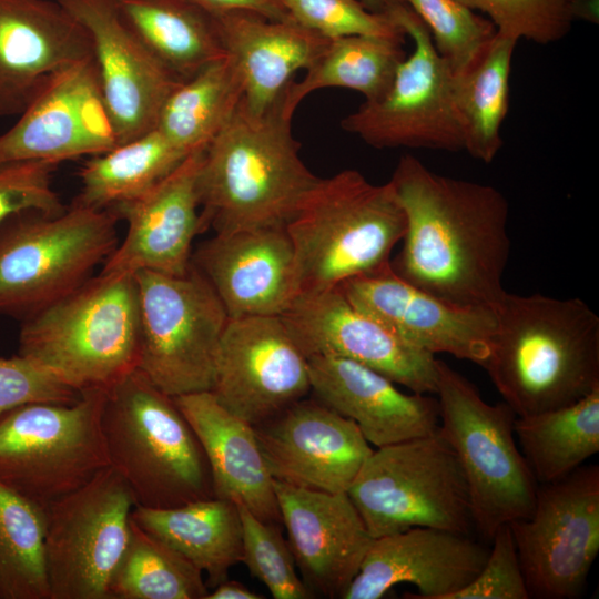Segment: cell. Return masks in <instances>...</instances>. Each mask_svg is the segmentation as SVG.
I'll return each instance as SVG.
<instances>
[{
	"label": "cell",
	"mask_w": 599,
	"mask_h": 599,
	"mask_svg": "<svg viewBox=\"0 0 599 599\" xmlns=\"http://www.w3.org/2000/svg\"><path fill=\"white\" fill-rule=\"evenodd\" d=\"M514 430L537 483L564 478L599 451V387L568 406L516 416Z\"/></svg>",
	"instance_id": "obj_32"
},
{
	"label": "cell",
	"mask_w": 599,
	"mask_h": 599,
	"mask_svg": "<svg viewBox=\"0 0 599 599\" xmlns=\"http://www.w3.org/2000/svg\"><path fill=\"white\" fill-rule=\"evenodd\" d=\"M139 295V369L175 397L213 387L220 342L230 319L206 277L193 265L183 275L134 274Z\"/></svg>",
	"instance_id": "obj_11"
},
{
	"label": "cell",
	"mask_w": 599,
	"mask_h": 599,
	"mask_svg": "<svg viewBox=\"0 0 599 599\" xmlns=\"http://www.w3.org/2000/svg\"><path fill=\"white\" fill-rule=\"evenodd\" d=\"M88 31L102 99L118 143L155 128L181 81L146 48L114 0H57Z\"/></svg>",
	"instance_id": "obj_17"
},
{
	"label": "cell",
	"mask_w": 599,
	"mask_h": 599,
	"mask_svg": "<svg viewBox=\"0 0 599 599\" xmlns=\"http://www.w3.org/2000/svg\"><path fill=\"white\" fill-rule=\"evenodd\" d=\"M357 308L408 344L483 366L497 327L487 307H465L433 296L397 276L390 266L337 286Z\"/></svg>",
	"instance_id": "obj_20"
},
{
	"label": "cell",
	"mask_w": 599,
	"mask_h": 599,
	"mask_svg": "<svg viewBox=\"0 0 599 599\" xmlns=\"http://www.w3.org/2000/svg\"><path fill=\"white\" fill-rule=\"evenodd\" d=\"M489 549L467 534L416 527L374 538L342 599H379L394 587H416L415 599H450L481 570Z\"/></svg>",
	"instance_id": "obj_24"
},
{
	"label": "cell",
	"mask_w": 599,
	"mask_h": 599,
	"mask_svg": "<svg viewBox=\"0 0 599 599\" xmlns=\"http://www.w3.org/2000/svg\"><path fill=\"white\" fill-rule=\"evenodd\" d=\"M242 521V562L275 599H311L315 596L300 578L288 542L280 526L265 522L237 505Z\"/></svg>",
	"instance_id": "obj_39"
},
{
	"label": "cell",
	"mask_w": 599,
	"mask_h": 599,
	"mask_svg": "<svg viewBox=\"0 0 599 599\" xmlns=\"http://www.w3.org/2000/svg\"><path fill=\"white\" fill-rule=\"evenodd\" d=\"M483 364L504 402L528 416L599 387V316L582 300L506 292Z\"/></svg>",
	"instance_id": "obj_2"
},
{
	"label": "cell",
	"mask_w": 599,
	"mask_h": 599,
	"mask_svg": "<svg viewBox=\"0 0 599 599\" xmlns=\"http://www.w3.org/2000/svg\"><path fill=\"white\" fill-rule=\"evenodd\" d=\"M479 10L500 33L518 41L550 44L564 39L575 21V0H456Z\"/></svg>",
	"instance_id": "obj_40"
},
{
	"label": "cell",
	"mask_w": 599,
	"mask_h": 599,
	"mask_svg": "<svg viewBox=\"0 0 599 599\" xmlns=\"http://www.w3.org/2000/svg\"><path fill=\"white\" fill-rule=\"evenodd\" d=\"M263 596L250 590L243 583L226 579L209 592L205 599H261Z\"/></svg>",
	"instance_id": "obj_46"
},
{
	"label": "cell",
	"mask_w": 599,
	"mask_h": 599,
	"mask_svg": "<svg viewBox=\"0 0 599 599\" xmlns=\"http://www.w3.org/2000/svg\"><path fill=\"white\" fill-rule=\"evenodd\" d=\"M81 393L23 355L0 357V414L31 403L73 404Z\"/></svg>",
	"instance_id": "obj_42"
},
{
	"label": "cell",
	"mask_w": 599,
	"mask_h": 599,
	"mask_svg": "<svg viewBox=\"0 0 599 599\" xmlns=\"http://www.w3.org/2000/svg\"><path fill=\"white\" fill-rule=\"evenodd\" d=\"M292 20L327 39L372 35L405 40L394 18L368 10L361 0H280Z\"/></svg>",
	"instance_id": "obj_41"
},
{
	"label": "cell",
	"mask_w": 599,
	"mask_h": 599,
	"mask_svg": "<svg viewBox=\"0 0 599 599\" xmlns=\"http://www.w3.org/2000/svg\"><path fill=\"white\" fill-rule=\"evenodd\" d=\"M226 53L244 82L243 103L253 113L270 109L294 80L326 48L331 39L287 20L250 11L214 14Z\"/></svg>",
	"instance_id": "obj_28"
},
{
	"label": "cell",
	"mask_w": 599,
	"mask_h": 599,
	"mask_svg": "<svg viewBox=\"0 0 599 599\" xmlns=\"http://www.w3.org/2000/svg\"><path fill=\"white\" fill-rule=\"evenodd\" d=\"M394 19L413 40V52L398 65L387 91L343 118L342 129L376 149L464 150L453 70L408 6Z\"/></svg>",
	"instance_id": "obj_12"
},
{
	"label": "cell",
	"mask_w": 599,
	"mask_h": 599,
	"mask_svg": "<svg viewBox=\"0 0 599 599\" xmlns=\"http://www.w3.org/2000/svg\"><path fill=\"white\" fill-rule=\"evenodd\" d=\"M575 20H585L591 23H598V0H575L573 1Z\"/></svg>",
	"instance_id": "obj_47"
},
{
	"label": "cell",
	"mask_w": 599,
	"mask_h": 599,
	"mask_svg": "<svg viewBox=\"0 0 599 599\" xmlns=\"http://www.w3.org/2000/svg\"><path fill=\"white\" fill-rule=\"evenodd\" d=\"M205 148L141 195L111 209L125 221L126 232L100 272L183 275L189 271L193 240L203 232L199 181Z\"/></svg>",
	"instance_id": "obj_21"
},
{
	"label": "cell",
	"mask_w": 599,
	"mask_h": 599,
	"mask_svg": "<svg viewBox=\"0 0 599 599\" xmlns=\"http://www.w3.org/2000/svg\"><path fill=\"white\" fill-rule=\"evenodd\" d=\"M131 519L206 575L207 588L226 579L242 562V521L235 502L217 497L173 508L134 506Z\"/></svg>",
	"instance_id": "obj_29"
},
{
	"label": "cell",
	"mask_w": 599,
	"mask_h": 599,
	"mask_svg": "<svg viewBox=\"0 0 599 599\" xmlns=\"http://www.w3.org/2000/svg\"><path fill=\"white\" fill-rule=\"evenodd\" d=\"M210 392L223 407L253 426L307 396V357L281 316L229 319Z\"/></svg>",
	"instance_id": "obj_15"
},
{
	"label": "cell",
	"mask_w": 599,
	"mask_h": 599,
	"mask_svg": "<svg viewBox=\"0 0 599 599\" xmlns=\"http://www.w3.org/2000/svg\"><path fill=\"white\" fill-rule=\"evenodd\" d=\"M243 94L241 72L226 54L170 93L155 128L189 155L215 138L235 112Z\"/></svg>",
	"instance_id": "obj_33"
},
{
	"label": "cell",
	"mask_w": 599,
	"mask_h": 599,
	"mask_svg": "<svg viewBox=\"0 0 599 599\" xmlns=\"http://www.w3.org/2000/svg\"><path fill=\"white\" fill-rule=\"evenodd\" d=\"M430 33L454 74L468 69L496 33L490 20L456 0H404Z\"/></svg>",
	"instance_id": "obj_38"
},
{
	"label": "cell",
	"mask_w": 599,
	"mask_h": 599,
	"mask_svg": "<svg viewBox=\"0 0 599 599\" xmlns=\"http://www.w3.org/2000/svg\"><path fill=\"white\" fill-rule=\"evenodd\" d=\"M102 429L109 464L135 506L173 508L215 497L194 430L173 397L139 368L108 392Z\"/></svg>",
	"instance_id": "obj_6"
},
{
	"label": "cell",
	"mask_w": 599,
	"mask_h": 599,
	"mask_svg": "<svg viewBox=\"0 0 599 599\" xmlns=\"http://www.w3.org/2000/svg\"><path fill=\"white\" fill-rule=\"evenodd\" d=\"M308 356H335L369 367L413 393L436 394L437 358L354 306L333 288L297 295L281 315Z\"/></svg>",
	"instance_id": "obj_16"
},
{
	"label": "cell",
	"mask_w": 599,
	"mask_h": 599,
	"mask_svg": "<svg viewBox=\"0 0 599 599\" xmlns=\"http://www.w3.org/2000/svg\"><path fill=\"white\" fill-rule=\"evenodd\" d=\"M59 164L48 161L0 165V222L22 210L60 213L65 206L53 187Z\"/></svg>",
	"instance_id": "obj_43"
},
{
	"label": "cell",
	"mask_w": 599,
	"mask_h": 599,
	"mask_svg": "<svg viewBox=\"0 0 599 599\" xmlns=\"http://www.w3.org/2000/svg\"><path fill=\"white\" fill-rule=\"evenodd\" d=\"M254 430L272 477L312 490L347 493L374 450L353 420L317 398L295 402Z\"/></svg>",
	"instance_id": "obj_19"
},
{
	"label": "cell",
	"mask_w": 599,
	"mask_h": 599,
	"mask_svg": "<svg viewBox=\"0 0 599 599\" xmlns=\"http://www.w3.org/2000/svg\"><path fill=\"white\" fill-rule=\"evenodd\" d=\"M362 3L370 11L376 13H383L395 16L397 11L404 8L406 2L404 0H361Z\"/></svg>",
	"instance_id": "obj_48"
},
{
	"label": "cell",
	"mask_w": 599,
	"mask_h": 599,
	"mask_svg": "<svg viewBox=\"0 0 599 599\" xmlns=\"http://www.w3.org/2000/svg\"><path fill=\"white\" fill-rule=\"evenodd\" d=\"M288 546L312 593L342 598L373 541L347 493L295 487L274 479Z\"/></svg>",
	"instance_id": "obj_22"
},
{
	"label": "cell",
	"mask_w": 599,
	"mask_h": 599,
	"mask_svg": "<svg viewBox=\"0 0 599 599\" xmlns=\"http://www.w3.org/2000/svg\"><path fill=\"white\" fill-rule=\"evenodd\" d=\"M189 155L154 128L91 156L79 171L81 190L74 202L111 210L148 191Z\"/></svg>",
	"instance_id": "obj_34"
},
{
	"label": "cell",
	"mask_w": 599,
	"mask_h": 599,
	"mask_svg": "<svg viewBox=\"0 0 599 599\" xmlns=\"http://www.w3.org/2000/svg\"><path fill=\"white\" fill-rule=\"evenodd\" d=\"M389 181L406 216L393 272L445 302L495 311L510 254L505 195L438 174L410 154L399 158Z\"/></svg>",
	"instance_id": "obj_1"
},
{
	"label": "cell",
	"mask_w": 599,
	"mask_h": 599,
	"mask_svg": "<svg viewBox=\"0 0 599 599\" xmlns=\"http://www.w3.org/2000/svg\"><path fill=\"white\" fill-rule=\"evenodd\" d=\"M203 572L132 519L124 555L110 583L111 599H205Z\"/></svg>",
	"instance_id": "obj_36"
},
{
	"label": "cell",
	"mask_w": 599,
	"mask_h": 599,
	"mask_svg": "<svg viewBox=\"0 0 599 599\" xmlns=\"http://www.w3.org/2000/svg\"><path fill=\"white\" fill-rule=\"evenodd\" d=\"M293 114L284 91L260 114L241 100L204 150L199 181L203 232L286 227L294 217L319 177L301 159Z\"/></svg>",
	"instance_id": "obj_3"
},
{
	"label": "cell",
	"mask_w": 599,
	"mask_h": 599,
	"mask_svg": "<svg viewBox=\"0 0 599 599\" xmlns=\"http://www.w3.org/2000/svg\"><path fill=\"white\" fill-rule=\"evenodd\" d=\"M517 42L496 30L476 61L464 72L453 74L464 150L486 164L502 146L500 130L509 110V79Z\"/></svg>",
	"instance_id": "obj_31"
},
{
	"label": "cell",
	"mask_w": 599,
	"mask_h": 599,
	"mask_svg": "<svg viewBox=\"0 0 599 599\" xmlns=\"http://www.w3.org/2000/svg\"><path fill=\"white\" fill-rule=\"evenodd\" d=\"M404 40L372 35L331 39L300 80L284 90L286 106L295 112L305 97L323 88L359 92L365 101L380 98L406 58Z\"/></svg>",
	"instance_id": "obj_35"
},
{
	"label": "cell",
	"mask_w": 599,
	"mask_h": 599,
	"mask_svg": "<svg viewBox=\"0 0 599 599\" xmlns=\"http://www.w3.org/2000/svg\"><path fill=\"white\" fill-rule=\"evenodd\" d=\"M44 510L0 484V599H50Z\"/></svg>",
	"instance_id": "obj_37"
},
{
	"label": "cell",
	"mask_w": 599,
	"mask_h": 599,
	"mask_svg": "<svg viewBox=\"0 0 599 599\" xmlns=\"http://www.w3.org/2000/svg\"><path fill=\"white\" fill-rule=\"evenodd\" d=\"M116 145L92 57L57 74L19 121L0 135V165L29 161L60 164Z\"/></svg>",
	"instance_id": "obj_18"
},
{
	"label": "cell",
	"mask_w": 599,
	"mask_h": 599,
	"mask_svg": "<svg viewBox=\"0 0 599 599\" xmlns=\"http://www.w3.org/2000/svg\"><path fill=\"white\" fill-rule=\"evenodd\" d=\"M192 263L210 282L230 318L281 316L298 294L286 227L215 234L200 245Z\"/></svg>",
	"instance_id": "obj_25"
},
{
	"label": "cell",
	"mask_w": 599,
	"mask_h": 599,
	"mask_svg": "<svg viewBox=\"0 0 599 599\" xmlns=\"http://www.w3.org/2000/svg\"><path fill=\"white\" fill-rule=\"evenodd\" d=\"M508 525L529 598H578L599 552L598 465L538 485L530 515Z\"/></svg>",
	"instance_id": "obj_14"
},
{
	"label": "cell",
	"mask_w": 599,
	"mask_h": 599,
	"mask_svg": "<svg viewBox=\"0 0 599 599\" xmlns=\"http://www.w3.org/2000/svg\"><path fill=\"white\" fill-rule=\"evenodd\" d=\"M286 231L300 295L390 266L392 251L406 231V216L390 181L373 184L357 170L347 169L318 179Z\"/></svg>",
	"instance_id": "obj_5"
},
{
	"label": "cell",
	"mask_w": 599,
	"mask_h": 599,
	"mask_svg": "<svg viewBox=\"0 0 599 599\" xmlns=\"http://www.w3.org/2000/svg\"><path fill=\"white\" fill-rule=\"evenodd\" d=\"M92 57L88 31L57 0H0V116L21 114L57 74Z\"/></svg>",
	"instance_id": "obj_23"
},
{
	"label": "cell",
	"mask_w": 599,
	"mask_h": 599,
	"mask_svg": "<svg viewBox=\"0 0 599 599\" xmlns=\"http://www.w3.org/2000/svg\"><path fill=\"white\" fill-rule=\"evenodd\" d=\"M347 495L373 538L416 527L468 534V488L458 458L438 429L379 447Z\"/></svg>",
	"instance_id": "obj_10"
},
{
	"label": "cell",
	"mask_w": 599,
	"mask_h": 599,
	"mask_svg": "<svg viewBox=\"0 0 599 599\" xmlns=\"http://www.w3.org/2000/svg\"><path fill=\"white\" fill-rule=\"evenodd\" d=\"M438 432L455 451L464 473L473 525L487 539L511 521L527 518L536 481L515 440V412L489 404L477 387L437 359Z\"/></svg>",
	"instance_id": "obj_8"
},
{
	"label": "cell",
	"mask_w": 599,
	"mask_h": 599,
	"mask_svg": "<svg viewBox=\"0 0 599 599\" xmlns=\"http://www.w3.org/2000/svg\"><path fill=\"white\" fill-rule=\"evenodd\" d=\"M141 329L132 274L99 272L22 321L18 354L82 393L109 392L139 367Z\"/></svg>",
	"instance_id": "obj_4"
},
{
	"label": "cell",
	"mask_w": 599,
	"mask_h": 599,
	"mask_svg": "<svg viewBox=\"0 0 599 599\" xmlns=\"http://www.w3.org/2000/svg\"><path fill=\"white\" fill-rule=\"evenodd\" d=\"M112 210L73 202L60 213L22 210L0 222V314L21 322L94 275L119 244Z\"/></svg>",
	"instance_id": "obj_7"
},
{
	"label": "cell",
	"mask_w": 599,
	"mask_h": 599,
	"mask_svg": "<svg viewBox=\"0 0 599 599\" xmlns=\"http://www.w3.org/2000/svg\"><path fill=\"white\" fill-rule=\"evenodd\" d=\"M311 392L353 420L376 448L434 434L439 404L430 394H406L380 373L335 356H308Z\"/></svg>",
	"instance_id": "obj_26"
},
{
	"label": "cell",
	"mask_w": 599,
	"mask_h": 599,
	"mask_svg": "<svg viewBox=\"0 0 599 599\" xmlns=\"http://www.w3.org/2000/svg\"><path fill=\"white\" fill-rule=\"evenodd\" d=\"M106 395L89 389L73 404L31 403L0 414V484L44 510L109 467Z\"/></svg>",
	"instance_id": "obj_9"
},
{
	"label": "cell",
	"mask_w": 599,
	"mask_h": 599,
	"mask_svg": "<svg viewBox=\"0 0 599 599\" xmlns=\"http://www.w3.org/2000/svg\"><path fill=\"white\" fill-rule=\"evenodd\" d=\"M209 12L250 11L271 19H291L280 0H193Z\"/></svg>",
	"instance_id": "obj_45"
},
{
	"label": "cell",
	"mask_w": 599,
	"mask_h": 599,
	"mask_svg": "<svg viewBox=\"0 0 599 599\" xmlns=\"http://www.w3.org/2000/svg\"><path fill=\"white\" fill-rule=\"evenodd\" d=\"M134 506L126 483L109 466L44 509L50 599H111Z\"/></svg>",
	"instance_id": "obj_13"
},
{
	"label": "cell",
	"mask_w": 599,
	"mask_h": 599,
	"mask_svg": "<svg viewBox=\"0 0 599 599\" xmlns=\"http://www.w3.org/2000/svg\"><path fill=\"white\" fill-rule=\"evenodd\" d=\"M491 540L481 570L450 599H529L509 525L500 526Z\"/></svg>",
	"instance_id": "obj_44"
},
{
	"label": "cell",
	"mask_w": 599,
	"mask_h": 599,
	"mask_svg": "<svg viewBox=\"0 0 599 599\" xmlns=\"http://www.w3.org/2000/svg\"><path fill=\"white\" fill-rule=\"evenodd\" d=\"M124 21L181 81L227 53L213 13L193 0H114Z\"/></svg>",
	"instance_id": "obj_30"
},
{
	"label": "cell",
	"mask_w": 599,
	"mask_h": 599,
	"mask_svg": "<svg viewBox=\"0 0 599 599\" xmlns=\"http://www.w3.org/2000/svg\"><path fill=\"white\" fill-rule=\"evenodd\" d=\"M173 399L202 445L214 496L245 507L265 522L280 526L274 478L254 426L223 407L210 390Z\"/></svg>",
	"instance_id": "obj_27"
}]
</instances>
